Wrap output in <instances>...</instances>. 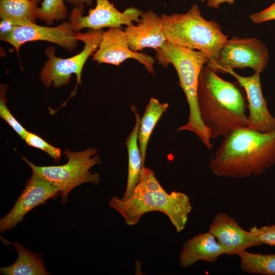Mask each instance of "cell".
<instances>
[{
	"instance_id": "7a4b0ae2",
	"label": "cell",
	"mask_w": 275,
	"mask_h": 275,
	"mask_svg": "<svg viewBox=\"0 0 275 275\" xmlns=\"http://www.w3.org/2000/svg\"><path fill=\"white\" fill-rule=\"evenodd\" d=\"M197 99L201 119L211 139L249 128L246 99L238 87L206 65L199 74Z\"/></svg>"
},
{
	"instance_id": "603a6c76",
	"label": "cell",
	"mask_w": 275,
	"mask_h": 275,
	"mask_svg": "<svg viewBox=\"0 0 275 275\" xmlns=\"http://www.w3.org/2000/svg\"><path fill=\"white\" fill-rule=\"evenodd\" d=\"M7 86L4 84L1 86L0 96V116L15 131L23 140L25 139L27 131L25 129L12 115L6 105L5 92Z\"/></svg>"
},
{
	"instance_id": "ba28073f",
	"label": "cell",
	"mask_w": 275,
	"mask_h": 275,
	"mask_svg": "<svg viewBox=\"0 0 275 275\" xmlns=\"http://www.w3.org/2000/svg\"><path fill=\"white\" fill-rule=\"evenodd\" d=\"M268 59V49L260 40L233 37L224 43L216 60L205 65L215 72L223 74L226 73L229 69L247 67L261 73Z\"/></svg>"
},
{
	"instance_id": "277c9868",
	"label": "cell",
	"mask_w": 275,
	"mask_h": 275,
	"mask_svg": "<svg viewBox=\"0 0 275 275\" xmlns=\"http://www.w3.org/2000/svg\"><path fill=\"white\" fill-rule=\"evenodd\" d=\"M155 58L164 67L170 64L174 66L188 104V122L178 130L193 132L206 148L211 151L213 145L201 119L197 99L199 74L208 61V57L202 51L186 48L167 41L161 47L155 50Z\"/></svg>"
},
{
	"instance_id": "ffe728a7",
	"label": "cell",
	"mask_w": 275,
	"mask_h": 275,
	"mask_svg": "<svg viewBox=\"0 0 275 275\" xmlns=\"http://www.w3.org/2000/svg\"><path fill=\"white\" fill-rule=\"evenodd\" d=\"M168 106V103H161L157 99L151 97L146 106L143 116L140 118L138 141L144 166L146 157L147 147L151 134Z\"/></svg>"
},
{
	"instance_id": "44dd1931",
	"label": "cell",
	"mask_w": 275,
	"mask_h": 275,
	"mask_svg": "<svg viewBox=\"0 0 275 275\" xmlns=\"http://www.w3.org/2000/svg\"><path fill=\"white\" fill-rule=\"evenodd\" d=\"M244 272L263 275H275V254L253 253L244 250L237 255Z\"/></svg>"
},
{
	"instance_id": "d6986e66",
	"label": "cell",
	"mask_w": 275,
	"mask_h": 275,
	"mask_svg": "<svg viewBox=\"0 0 275 275\" xmlns=\"http://www.w3.org/2000/svg\"><path fill=\"white\" fill-rule=\"evenodd\" d=\"M18 254L16 261L12 265L1 267L0 273L5 275H46L44 263L38 254L34 253L18 242L13 243Z\"/></svg>"
},
{
	"instance_id": "83f0119b",
	"label": "cell",
	"mask_w": 275,
	"mask_h": 275,
	"mask_svg": "<svg viewBox=\"0 0 275 275\" xmlns=\"http://www.w3.org/2000/svg\"><path fill=\"white\" fill-rule=\"evenodd\" d=\"M235 0H208L207 5L212 8H217L222 4L227 3L229 4L234 3Z\"/></svg>"
},
{
	"instance_id": "484cf974",
	"label": "cell",
	"mask_w": 275,
	"mask_h": 275,
	"mask_svg": "<svg viewBox=\"0 0 275 275\" xmlns=\"http://www.w3.org/2000/svg\"><path fill=\"white\" fill-rule=\"evenodd\" d=\"M251 20L256 23L275 20V2L266 9L250 15Z\"/></svg>"
},
{
	"instance_id": "cb8c5ba5",
	"label": "cell",
	"mask_w": 275,
	"mask_h": 275,
	"mask_svg": "<svg viewBox=\"0 0 275 275\" xmlns=\"http://www.w3.org/2000/svg\"><path fill=\"white\" fill-rule=\"evenodd\" d=\"M24 140L29 146L46 152L55 161H58L60 160L61 155V150L50 145L39 136L27 131Z\"/></svg>"
},
{
	"instance_id": "4316f807",
	"label": "cell",
	"mask_w": 275,
	"mask_h": 275,
	"mask_svg": "<svg viewBox=\"0 0 275 275\" xmlns=\"http://www.w3.org/2000/svg\"><path fill=\"white\" fill-rule=\"evenodd\" d=\"M67 2L74 5L75 7H85L90 6L94 0H65Z\"/></svg>"
},
{
	"instance_id": "3957f363",
	"label": "cell",
	"mask_w": 275,
	"mask_h": 275,
	"mask_svg": "<svg viewBox=\"0 0 275 275\" xmlns=\"http://www.w3.org/2000/svg\"><path fill=\"white\" fill-rule=\"evenodd\" d=\"M108 204L129 226L138 224L142 216L148 212H162L168 216L178 233L184 229L192 209L187 195L175 191L168 194L154 172L145 166L141 169L139 181L130 197L123 200L113 197Z\"/></svg>"
},
{
	"instance_id": "52a82bcc",
	"label": "cell",
	"mask_w": 275,
	"mask_h": 275,
	"mask_svg": "<svg viewBox=\"0 0 275 275\" xmlns=\"http://www.w3.org/2000/svg\"><path fill=\"white\" fill-rule=\"evenodd\" d=\"M103 32L102 30H92L86 33L76 32L75 37L84 43V47L80 52L70 58L57 57L54 48L48 47L45 53L48 59L40 73L43 84L46 87L52 85L61 87L69 83L72 74L76 75L77 82L80 84L85 63L97 49Z\"/></svg>"
},
{
	"instance_id": "30bf717a",
	"label": "cell",
	"mask_w": 275,
	"mask_h": 275,
	"mask_svg": "<svg viewBox=\"0 0 275 275\" xmlns=\"http://www.w3.org/2000/svg\"><path fill=\"white\" fill-rule=\"evenodd\" d=\"M94 8L87 15L82 16L84 7H74L70 18V23L75 32L85 28L100 30L104 28H120L139 22L141 10L130 7L123 12L117 10L108 0H95Z\"/></svg>"
},
{
	"instance_id": "6da1fadb",
	"label": "cell",
	"mask_w": 275,
	"mask_h": 275,
	"mask_svg": "<svg viewBox=\"0 0 275 275\" xmlns=\"http://www.w3.org/2000/svg\"><path fill=\"white\" fill-rule=\"evenodd\" d=\"M275 165V130L263 133L241 128L224 138L209 166L218 177L258 176Z\"/></svg>"
},
{
	"instance_id": "7c38bea8",
	"label": "cell",
	"mask_w": 275,
	"mask_h": 275,
	"mask_svg": "<svg viewBox=\"0 0 275 275\" xmlns=\"http://www.w3.org/2000/svg\"><path fill=\"white\" fill-rule=\"evenodd\" d=\"M129 59L139 61L149 73H154V59L148 54L131 50L124 31L120 28H111L103 31L98 47L93 54V60L98 63L118 66Z\"/></svg>"
},
{
	"instance_id": "e0dca14e",
	"label": "cell",
	"mask_w": 275,
	"mask_h": 275,
	"mask_svg": "<svg viewBox=\"0 0 275 275\" xmlns=\"http://www.w3.org/2000/svg\"><path fill=\"white\" fill-rule=\"evenodd\" d=\"M131 109L135 116V124L125 142L128 151V167L126 187L121 198L123 200L128 199L132 195L139 181L141 169L144 167L138 145L140 117L135 106H132Z\"/></svg>"
},
{
	"instance_id": "7402d4cb",
	"label": "cell",
	"mask_w": 275,
	"mask_h": 275,
	"mask_svg": "<svg viewBox=\"0 0 275 275\" xmlns=\"http://www.w3.org/2000/svg\"><path fill=\"white\" fill-rule=\"evenodd\" d=\"M67 14L64 0H43L38 8V18L48 25L64 20Z\"/></svg>"
},
{
	"instance_id": "f1b7e54d",
	"label": "cell",
	"mask_w": 275,
	"mask_h": 275,
	"mask_svg": "<svg viewBox=\"0 0 275 275\" xmlns=\"http://www.w3.org/2000/svg\"><path fill=\"white\" fill-rule=\"evenodd\" d=\"M35 4L38 5V3L40 2L41 0H32Z\"/></svg>"
},
{
	"instance_id": "5bb4252c",
	"label": "cell",
	"mask_w": 275,
	"mask_h": 275,
	"mask_svg": "<svg viewBox=\"0 0 275 275\" xmlns=\"http://www.w3.org/2000/svg\"><path fill=\"white\" fill-rule=\"evenodd\" d=\"M208 231L228 255H237L249 248L262 245L254 234L242 229L233 216L225 212L215 214Z\"/></svg>"
},
{
	"instance_id": "9c48e42d",
	"label": "cell",
	"mask_w": 275,
	"mask_h": 275,
	"mask_svg": "<svg viewBox=\"0 0 275 275\" xmlns=\"http://www.w3.org/2000/svg\"><path fill=\"white\" fill-rule=\"evenodd\" d=\"M76 32L70 22H65L55 26H45L31 23L21 25H12L1 31V40L8 43L15 49L17 54L21 46L25 43L36 41H45L55 43L65 50L75 49L78 40Z\"/></svg>"
},
{
	"instance_id": "9a60e30c",
	"label": "cell",
	"mask_w": 275,
	"mask_h": 275,
	"mask_svg": "<svg viewBox=\"0 0 275 275\" xmlns=\"http://www.w3.org/2000/svg\"><path fill=\"white\" fill-rule=\"evenodd\" d=\"M139 23L126 27L124 32L129 47L139 52L144 48L155 50L161 47L167 41L162 19L152 10L142 12Z\"/></svg>"
},
{
	"instance_id": "8fae6325",
	"label": "cell",
	"mask_w": 275,
	"mask_h": 275,
	"mask_svg": "<svg viewBox=\"0 0 275 275\" xmlns=\"http://www.w3.org/2000/svg\"><path fill=\"white\" fill-rule=\"evenodd\" d=\"M60 192L52 182L33 175L10 212L0 221V232L11 230L23 220L24 216L35 207L43 204Z\"/></svg>"
},
{
	"instance_id": "2e32d148",
	"label": "cell",
	"mask_w": 275,
	"mask_h": 275,
	"mask_svg": "<svg viewBox=\"0 0 275 275\" xmlns=\"http://www.w3.org/2000/svg\"><path fill=\"white\" fill-rule=\"evenodd\" d=\"M225 254L223 247L209 231L198 234L186 240L179 255V265L186 268L199 261L214 263Z\"/></svg>"
},
{
	"instance_id": "8992f818",
	"label": "cell",
	"mask_w": 275,
	"mask_h": 275,
	"mask_svg": "<svg viewBox=\"0 0 275 275\" xmlns=\"http://www.w3.org/2000/svg\"><path fill=\"white\" fill-rule=\"evenodd\" d=\"M64 153L68 161L61 166L40 167L22 158L32 169L33 175L43 178L59 188L62 204L67 201L69 193L76 186L87 182L99 183L100 175L92 172L90 169L101 163L100 156L94 148L74 152L66 150Z\"/></svg>"
},
{
	"instance_id": "4fadbf2b",
	"label": "cell",
	"mask_w": 275,
	"mask_h": 275,
	"mask_svg": "<svg viewBox=\"0 0 275 275\" xmlns=\"http://www.w3.org/2000/svg\"><path fill=\"white\" fill-rule=\"evenodd\" d=\"M226 73L233 76L244 89L248 102L249 128L259 132L267 133L275 130V117L271 115L267 106L260 81V72L250 76H242L233 69Z\"/></svg>"
},
{
	"instance_id": "ac0fdd59",
	"label": "cell",
	"mask_w": 275,
	"mask_h": 275,
	"mask_svg": "<svg viewBox=\"0 0 275 275\" xmlns=\"http://www.w3.org/2000/svg\"><path fill=\"white\" fill-rule=\"evenodd\" d=\"M38 8L32 0H0V18L12 25L36 23Z\"/></svg>"
},
{
	"instance_id": "5b68a950",
	"label": "cell",
	"mask_w": 275,
	"mask_h": 275,
	"mask_svg": "<svg viewBox=\"0 0 275 275\" xmlns=\"http://www.w3.org/2000/svg\"><path fill=\"white\" fill-rule=\"evenodd\" d=\"M163 31L168 41L179 46L205 53L214 62L219 50L228 39L216 21L206 20L199 7L194 4L185 13L161 14Z\"/></svg>"
},
{
	"instance_id": "d4e9b609",
	"label": "cell",
	"mask_w": 275,
	"mask_h": 275,
	"mask_svg": "<svg viewBox=\"0 0 275 275\" xmlns=\"http://www.w3.org/2000/svg\"><path fill=\"white\" fill-rule=\"evenodd\" d=\"M249 231L254 234L262 244L275 246V225L250 228Z\"/></svg>"
}]
</instances>
